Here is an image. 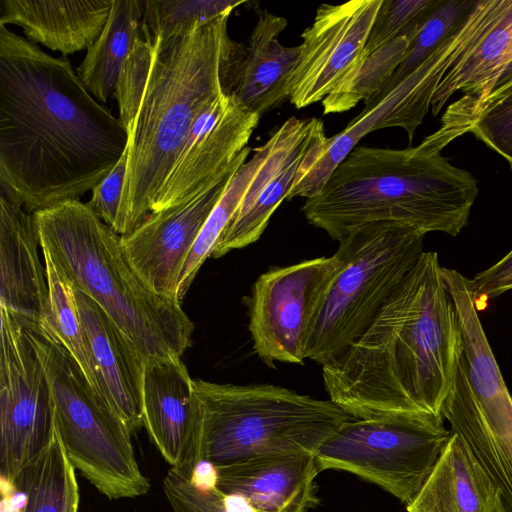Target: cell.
<instances>
[{
	"label": "cell",
	"mask_w": 512,
	"mask_h": 512,
	"mask_svg": "<svg viewBox=\"0 0 512 512\" xmlns=\"http://www.w3.org/2000/svg\"><path fill=\"white\" fill-rule=\"evenodd\" d=\"M128 132L55 58L0 25V191L36 212L76 200L113 169Z\"/></svg>",
	"instance_id": "6da1fadb"
},
{
	"label": "cell",
	"mask_w": 512,
	"mask_h": 512,
	"mask_svg": "<svg viewBox=\"0 0 512 512\" xmlns=\"http://www.w3.org/2000/svg\"><path fill=\"white\" fill-rule=\"evenodd\" d=\"M462 355L436 252H423L370 326L322 366L329 400L354 419L442 415Z\"/></svg>",
	"instance_id": "7a4b0ae2"
},
{
	"label": "cell",
	"mask_w": 512,
	"mask_h": 512,
	"mask_svg": "<svg viewBox=\"0 0 512 512\" xmlns=\"http://www.w3.org/2000/svg\"><path fill=\"white\" fill-rule=\"evenodd\" d=\"M229 16L181 35L151 39L149 77L128 132L127 171L115 229L120 236L150 214L195 119L225 95L245 52V45L228 35Z\"/></svg>",
	"instance_id": "3957f363"
},
{
	"label": "cell",
	"mask_w": 512,
	"mask_h": 512,
	"mask_svg": "<svg viewBox=\"0 0 512 512\" xmlns=\"http://www.w3.org/2000/svg\"><path fill=\"white\" fill-rule=\"evenodd\" d=\"M478 192L475 177L440 152L421 145L404 150L357 145L302 211L337 241L376 222L455 237L467 225Z\"/></svg>",
	"instance_id": "277c9868"
},
{
	"label": "cell",
	"mask_w": 512,
	"mask_h": 512,
	"mask_svg": "<svg viewBox=\"0 0 512 512\" xmlns=\"http://www.w3.org/2000/svg\"><path fill=\"white\" fill-rule=\"evenodd\" d=\"M33 214L42 251L145 360L180 358L192 345L194 324L181 303L157 294L142 280L122 251L120 235L87 204L69 200Z\"/></svg>",
	"instance_id": "5b68a950"
},
{
	"label": "cell",
	"mask_w": 512,
	"mask_h": 512,
	"mask_svg": "<svg viewBox=\"0 0 512 512\" xmlns=\"http://www.w3.org/2000/svg\"><path fill=\"white\" fill-rule=\"evenodd\" d=\"M199 423L191 463L225 466L252 457L308 452L353 419L331 400L271 384L193 379Z\"/></svg>",
	"instance_id": "8992f818"
},
{
	"label": "cell",
	"mask_w": 512,
	"mask_h": 512,
	"mask_svg": "<svg viewBox=\"0 0 512 512\" xmlns=\"http://www.w3.org/2000/svg\"><path fill=\"white\" fill-rule=\"evenodd\" d=\"M425 235L408 225L376 222L339 241L341 263L317 303L306 358L323 366L364 333L424 252Z\"/></svg>",
	"instance_id": "52a82bcc"
},
{
	"label": "cell",
	"mask_w": 512,
	"mask_h": 512,
	"mask_svg": "<svg viewBox=\"0 0 512 512\" xmlns=\"http://www.w3.org/2000/svg\"><path fill=\"white\" fill-rule=\"evenodd\" d=\"M25 327L43 362L56 430L74 469L109 499L146 494L150 482L139 469L128 428L63 345L43 329Z\"/></svg>",
	"instance_id": "ba28073f"
},
{
	"label": "cell",
	"mask_w": 512,
	"mask_h": 512,
	"mask_svg": "<svg viewBox=\"0 0 512 512\" xmlns=\"http://www.w3.org/2000/svg\"><path fill=\"white\" fill-rule=\"evenodd\" d=\"M444 420L433 413L353 418L319 447L318 468L354 474L408 505L452 436Z\"/></svg>",
	"instance_id": "9c48e42d"
},
{
	"label": "cell",
	"mask_w": 512,
	"mask_h": 512,
	"mask_svg": "<svg viewBox=\"0 0 512 512\" xmlns=\"http://www.w3.org/2000/svg\"><path fill=\"white\" fill-rule=\"evenodd\" d=\"M490 13L475 5L464 23L413 73L371 104L332 137L315 145L303 161L287 200L316 196L327 180L368 133L389 127L403 128L411 143L427 114L433 94L450 66L475 44L491 24Z\"/></svg>",
	"instance_id": "30bf717a"
},
{
	"label": "cell",
	"mask_w": 512,
	"mask_h": 512,
	"mask_svg": "<svg viewBox=\"0 0 512 512\" xmlns=\"http://www.w3.org/2000/svg\"><path fill=\"white\" fill-rule=\"evenodd\" d=\"M0 473L16 477L56 435L50 383L29 330L0 307Z\"/></svg>",
	"instance_id": "8fae6325"
},
{
	"label": "cell",
	"mask_w": 512,
	"mask_h": 512,
	"mask_svg": "<svg viewBox=\"0 0 512 512\" xmlns=\"http://www.w3.org/2000/svg\"><path fill=\"white\" fill-rule=\"evenodd\" d=\"M335 252L282 267H271L254 282L245 303L253 350L268 366L303 364L317 303L340 266Z\"/></svg>",
	"instance_id": "7c38bea8"
},
{
	"label": "cell",
	"mask_w": 512,
	"mask_h": 512,
	"mask_svg": "<svg viewBox=\"0 0 512 512\" xmlns=\"http://www.w3.org/2000/svg\"><path fill=\"white\" fill-rule=\"evenodd\" d=\"M250 150L247 146L226 172L196 194L151 212L132 232L120 236L126 259L157 294L177 301L178 278L192 246Z\"/></svg>",
	"instance_id": "4fadbf2b"
},
{
	"label": "cell",
	"mask_w": 512,
	"mask_h": 512,
	"mask_svg": "<svg viewBox=\"0 0 512 512\" xmlns=\"http://www.w3.org/2000/svg\"><path fill=\"white\" fill-rule=\"evenodd\" d=\"M382 0L321 4L301 34L300 55L288 80L289 101L298 109L323 101L363 57Z\"/></svg>",
	"instance_id": "5bb4252c"
},
{
	"label": "cell",
	"mask_w": 512,
	"mask_h": 512,
	"mask_svg": "<svg viewBox=\"0 0 512 512\" xmlns=\"http://www.w3.org/2000/svg\"><path fill=\"white\" fill-rule=\"evenodd\" d=\"M325 137L317 118L291 117L270 133L261 145L260 165L211 257L220 258L260 238L272 214L287 200L306 156Z\"/></svg>",
	"instance_id": "9a60e30c"
},
{
	"label": "cell",
	"mask_w": 512,
	"mask_h": 512,
	"mask_svg": "<svg viewBox=\"0 0 512 512\" xmlns=\"http://www.w3.org/2000/svg\"><path fill=\"white\" fill-rule=\"evenodd\" d=\"M260 115L222 95L195 119L150 213L181 203L226 172L257 127Z\"/></svg>",
	"instance_id": "2e32d148"
},
{
	"label": "cell",
	"mask_w": 512,
	"mask_h": 512,
	"mask_svg": "<svg viewBox=\"0 0 512 512\" xmlns=\"http://www.w3.org/2000/svg\"><path fill=\"white\" fill-rule=\"evenodd\" d=\"M215 486L248 512H308L318 504L314 453H278L214 467Z\"/></svg>",
	"instance_id": "e0dca14e"
},
{
	"label": "cell",
	"mask_w": 512,
	"mask_h": 512,
	"mask_svg": "<svg viewBox=\"0 0 512 512\" xmlns=\"http://www.w3.org/2000/svg\"><path fill=\"white\" fill-rule=\"evenodd\" d=\"M143 423L163 458L176 468L191 463L199 423V401L178 357L145 360Z\"/></svg>",
	"instance_id": "ac0fdd59"
},
{
	"label": "cell",
	"mask_w": 512,
	"mask_h": 512,
	"mask_svg": "<svg viewBox=\"0 0 512 512\" xmlns=\"http://www.w3.org/2000/svg\"><path fill=\"white\" fill-rule=\"evenodd\" d=\"M0 191V307L25 326L45 322L49 289L34 214Z\"/></svg>",
	"instance_id": "d6986e66"
},
{
	"label": "cell",
	"mask_w": 512,
	"mask_h": 512,
	"mask_svg": "<svg viewBox=\"0 0 512 512\" xmlns=\"http://www.w3.org/2000/svg\"><path fill=\"white\" fill-rule=\"evenodd\" d=\"M73 290L101 394L132 435L144 426L142 390L145 359L90 297L75 288Z\"/></svg>",
	"instance_id": "ffe728a7"
},
{
	"label": "cell",
	"mask_w": 512,
	"mask_h": 512,
	"mask_svg": "<svg viewBox=\"0 0 512 512\" xmlns=\"http://www.w3.org/2000/svg\"><path fill=\"white\" fill-rule=\"evenodd\" d=\"M441 413L451 431L466 444L500 490L506 511L512 512V409L497 414L483 413L461 358Z\"/></svg>",
	"instance_id": "44dd1931"
},
{
	"label": "cell",
	"mask_w": 512,
	"mask_h": 512,
	"mask_svg": "<svg viewBox=\"0 0 512 512\" xmlns=\"http://www.w3.org/2000/svg\"><path fill=\"white\" fill-rule=\"evenodd\" d=\"M0 5V25L15 24L31 42L67 56L98 39L113 0H0Z\"/></svg>",
	"instance_id": "7402d4cb"
},
{
	"label": "cell",
	"mask_w": 512,
	"mask_h": 512,
	"mask_svg": "<svg viewBox=\"0 0 512 512\" xmlns=\"http://www.w3.org/2000/svg\"><path fill=\"white\" fill-rule=\"evenodd\" d=\"M287 20L266 10L248 38L245 54L228 96L253 113L262 115L289 100L288 80L296 67L300 45L285 47L279 42Z\"/></svg>",
	"instance_id": "603a6c76"
},
{
	"label": "cell",
	"mask_w": 512,
	"mask_h": 512,
	"mask_svg": "<svg viewBox=\"0 0 512 512\" xmlns=\"http://www.w3.org/2000/svg\"><path fill=\"white\" fill-rule=\"evenodd\" d=\"M407 512H507L502 494L461 438L452 436Z\"/></svg>",
	"instance_id": "cb8c5ba5"
},
{
	"label": "cell",
	"mask_w": 512,
	"mask_h": 512,
	"mask_svg": "<svg viewBox=\"0 0 512 512\" xmlns=\"http://www.w3.org/2000/svg\"><path fill=\"white\" fill-rule=\"evenodd\" d=\"M511 60L512 1L503 15L447 70L433 94L432 114L437 115L457 91L465 95L452 103L447 113L460 112L479 103Z\"/></svg>",
	"instance_id": "d4e9b609"
},
{
	"label": "cell",
	"mask_w": 512,
	"mask_h": 512,
	"mask_svg": "<svg viewBox=\"0 0 512 512\" xmlns=\"http://www.w3.org/2000/svg\"><path fill=\"white\" fill-rule=\"evenodd\" d=\"M143 7L142 0H113L102 33L76 69L87 90L102 103L115 90L124 60L143 36Z\"/></svg>",
	"instance_id": "484cf974"
},
{
	"label": "cell",
	"mask_w": 512,
	"mask_h": 512,
	"mask_svg": "<svg viewBox=\"0 0 512 512\" xmlns=\"http://www.w3.org/2000/svg\"><path fill=\"white\" fill-rule=\"evenodd\" d=\"M19 498L17 512H78L79 489L56 430L48 450L13 481Z\"/></svg>",
	"instance_id": "4316f807"
},
{
	"label": "cell",
	"mask_w": 512,
	"mask_h": 512,
	"mask_svg": "<svg viewBox=\"0 0 512 512\" xmlns=\"http://www.w3.org/2000/svg\"><path fill=\"white\" fill-rule=\"evenodd\" d=\"M49 300L42 327L71 354L91 386L102 396L89 340L81 322L74 290L50 255L42 251ZM103 397V396H102ZM104 398V397H103Z\"/></svg>",
	"instance_id": "83f0119b"
},
{
	"label": "cell",
	"mask_w": 512,
	"mask_h": 512,
	"mask_svg": "<svg viewBox=\"0 0 512 512\" xmlns=\"http://www.w3.org/2000/svg\"><path fill=\"white\" fill-rule=\"evenodd\" d=\"M411 41L399 35L358 63L346 74L337 87L322 101L323 113H342L360 101L369 102L387 85L402 63Z\"/></svg>",
	"instance_id": "f1b7e54d"
},
{
	"label": "cell",
	"mask_w": 512,
	"mask_h": 512,
	"mask_svg": "<svg viewBox=\"0 0 512 512\" xmlns=\"http://www.w3.org/2000/svg\"><path fill=\"white\" fill-rule=\"evenodd\" d=\"M253 151L252 158L245 162L230 180L192 246L177 282L176 297L179 303L184 299L203 263L212 256L220 235L234 215L260 165L261 146L254 148Z\"/></svg>",
	"instance_id": "f546056e"
},
{
	"label": "cell",
	"mask_w": 512,
	"mask_h": 512,
	"mask_svg": "<svg viewBox=\"0 0 512 512\" xmlns=\"http://www.w3.org/2000/svg\"><path fill=\"white\" fill-rule=\"evenodd\" d=\"M473 0H436L423 16L421 27L410 44L404 60L394 72L384 89L371 104L391 91L396 85L413 73L438 47L464 23L473 9Z\"/></svg>",
	"instance_id": "4dcf8cb0"
},
{
	"label": "cell",
	"mask_w": 512,
	"mask_h": 512,
	"mask_svg": "<svg viewBox=\"0 0 512 512\" xmlns=\"http://www.w3.org/2000/svg\"><path fill=\"white\" fill-rule=\"evenodd\" d=\"M163 487L174 512H248L239 500L217 489L215 468L205 462L171 467Z\"/></svg>",
	"instance_id": "1f68e13d"
},
{
	"label": "cell",
	"mask_w": 512,
	"mask_h": 512,
	"mask_svg": "<svg viewBox=\"0 0 512 512\" xmlns=\"http://www.w3.org/2000/svg\"><path fill=\"white\" fill-rule=\"evenodd\" d=\"M245 1L231 0H146L143 7V35L165 39L187 33L209 23Z\"/></svg>",
	"instance_id": "d6a6232c"
},
{
	"label": "cell",
	"mask_w": 512,
	"mask_h": 512,
	"mask_svg": "<svg viewBox=\"0 0 512 512\" xmlns=\"http://www.w3.org/2000/svg\"><path fill=\"white\" fill-rule=\"evenodd\" d=\"M468 132L501 155L512 168V83L472 110L449 141Z\"/></svg>",
	"instance_id": "836d02e7"
},
{
	"label": "cell",
	"mask_w": 512,
	"mask_h": 512,
	"mask_svg": "<svg viewBox=\"0 0 512 512\" xmlns=\"http://www.w3.org/2000/svg\"><path fill=\"white\" fill-rule=\"evenodd\" d=\"M153 56V42L142 36L124 60L115 84L120 122L127 130L132 128L148 81Z\"/></svg>",
	"instance_id": "e575fe53"
},
{
	"label": "cell",
	"mask_w": 512,
	"mask_h": 512,
	"mask_svg": "<svg viewBox=\"0 0 512 512\" xmlns=\"http://www.w3.org/2000/svg\"><path fill=\"white\" fill-rule=\"evenodd\" d=\"M436 0H382L369 33L363 56H367L399 35Z\"/></svg>",
	"instance_id": "d590c367"
},
{
	"label": "cell",
	"mask_w": 512,
	"mask_h": 512,
	"mask_svg": "<svg viewBox=\"0 0 512 512\" xmlns=\"http://www.w3.org/2000/svg\"><path fill=\"white\" fill-rule=\"evenodd\" d=\"M128 144L117 164L110 173L92 189L89 208L114 231L117 226L119 209L126 178Z\"/></svg>",
	"instance_id": "8d00e7d4"
},
{
	"label": "cell",
	"mask_w": 512,
	"mask_h": 512,
	"mask_svg": "<svg viewBox=\"0 0 512 512\" xmlns=\"http://www.w3.org/2000/svg\"><path fill=\"white\" fill-rule=\"evenodd\" d=\"M479 308L481 300H491L512 289V249L498 262L471 279Z\"/></svg>",
	"instance_id": "74e56055"
}]
</instances>
